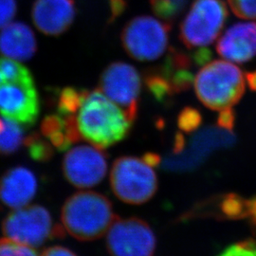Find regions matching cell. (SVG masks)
<instances>
[{"label":"cell","mask_w":256,"mask_h":256,"mask_svg":"<svg viewBox=\"0 0 256 256\" xmlns=\"http://www.w3.org/2000/svg\"><path fill=\"white\" fill-rule=\"evenodd\" d=\"M75 116L81 138L101 149L122 140L132 126L122 108L99 90L88 92Z\"/></svg>","instance_id":"cell-1"},{"label":"cell","mask_w":256,"mask_h":256,"mask_svg":"<svg viewBox=\"0 0 256 256\" xmlns=\"http://www.w3.org/2000/svg\"><path fill=\"white\" fill-rule=\"evenodd\" d=\"M116 218L110 200L99 192H76L66 200L61 210L63 228L80 241L102 238Z\"/></svg>","instance_id":"cell-2"},{"label":"cell","mask_w":256,"mask_h":256,"mask_svg":"<svg viewBox=\"0 0 256 256\" xmlns=\"http://www.w3.org/2000/svg\"><path fill=\"white\" fill-rule=\"evenodd\" d=\"M194 86L200 101L206 108L218 111L232 108L245 93L241 70L222 60L203 66L194 77Z\"/></svg>","instance_id":"cell-3"},{"label":"cell","mask_w":256,"mask_h":256,"mask_svg":"<svg viewBox=\"0 0 256 256\" xmlns=\"http://www.w3.org/2000/svg\"><path fill=\"white\" fill-rule=\"evenodd\" d=\"M110 185L120 200L140 205L150 200L158 189L154 167L142 158L120 156L112 166Z\"/></svg>","instance_id":"cell-4"},{"label":"cell","mask_w":256,"mask_h":256,"mask_svg":"<svg viewBox=\"0 0 256 256\" xmlns=\"http://www.w3.org/2000/svg\"><path fill=\"white\" fill-rule=\"evenodd\" d=\"M4 236L28 247H40L54 238L64 236V229L40 205L25 206L10 212L2 223Z\"/></svg>","instance_id":"cell-5"},{"label":"cell","mask_w":256,"mask_h":256,"mask_svg":"<svg viewBox=\"0 0 256 256\" xmlns=\"http://www.w3.org/2000/svg\"><path fill=\"white\" fill-rule=\"evenodd\" d=\"M228 16L223 0H194L180 24L183 45L190 50L209 46L220 36Z\"/></svg>","instance_id":"cell-6"},{"label":"cell","mask_w":256,"mask_h":256,"mask_svg":"<svg viewBox=\"0 0 256 256\" xmlns=\"http://www.w3.org/2000/svg\"><path fill=\"white\" fill-rule=\"evenodd\" d=\"M171 23L149 16L131 19L122 30V48L138 61H154L167 50Z\"/></svg>","instance_id":"cell-7"},{"label":"cell","mask_w":256,"mask_h":256,"mask_svg":"<svg viewBox=\"0 0 256 256\" xmlns=\"http://www.w3.org/2000/svg\"><path fill=\"white\" fill-rule=\"evenodd\" d=\"M126 113L132 122L137 119L142 78L137 70L124 62H114L102 72L99 88Z\"/></svg>","instance_id":"cell-8"},{"label":"cell","mask_w":256,"mask_h":256,"mask_svg":"<svg viewBox=\"0 0 256 256\" xmlns=\"http://www.w3.org/2000/svg\"><path fill=\"white\" fill-rule=\"evenodd\" d=\"M106 248L111 256H153L156 236L144 220L117 216L108 230Z\"/></svg>","instance_id":"cell-9"},{"label":"cell","mask_w":256,"mask_h":256,"mask_svg":"<svg viewBox=\"0 0 256 256\" xmlns=\"http://www.w3.org/2000/svg\"><path fill=\"white\" fill-rule=\"evenodd\" d=\"M62 169L66 180L70 184L77 188H90L104 178L108 156L98 147H74L64 156Z\"/></svg>","instance_id":"cell-10"},{"label":"cell","mask_w":256,"mask_h":256,"mask_svg":"<svg viewBox=\"0 0 256 256\" xmlns=\"http://www.w3.org/2000/svg\"><path fill=\"white\" fill-rule=\"evenodd\" d=\"M234 142L236 137L229 130L220 126L204 128L192 137L189 150H183L178 154L168 156L164 166L172 171L192 169L200 164L212 151L230 146Z\"/></svg>","instance_id":"cell-11"},{"label":"cell","mask_w":256,"mask_h":256,"mask_svg":"<svg viewBox=\"0 0 256 256\" xmlns=\"http://www.w3.org/2000/svg\"><path fill=\"white\" fill-rule=\"evenodd\" d=\"M0 113L21 126H34L40 113V100L36 84H1Z\"/></svg>","instance_id":"cell-12"},{"label":"cell","mask_w":256,"mask_h":256,"mask_svg":"<svg viewBox=\"0 0 256 256\" xmlns=\"http://www.w3.org/2000/svg\"><path fill=\"white\" fill-rule=\"evenodd\" d=\"M76 10L74 0H36L32 9V22L39 32L57 36L74 23Z\"/></svg>","instance_id":"cell-13"},{"label":"cell","mask_w":256,"mask_h":256,"mask_svg":"<svg viewBox=\"0 0 256 256\" xmlns=\"http://www.w3.org/2000/svg\"><path fill=\"white\" fill-rule=\"evenodd\" d=\"M36 176L26 167L10 168L0 180V202L10 209L27 206L36 196Z\"/></svg>","instance_id":"cell-14"},{"label":"cell","mask_w":256,"mask_h":256,"mask_svg":"<svg viewBox=\"0 0 256 256\" xmlns=\"http://www.w3.org/2000/svg\"><path fill=\"white\" fill-rule=\"evenodd\" d=\"M218 54L232 62L246 63L256 55V23H236L224 32L216 44Z\"/></svg>","instance_id":"cell-15"},{"label":"cell","mask_w":256,"mask_h":256,"mask_svg":"<svg viewBox=\"0 0 256 256\" xmlns=\"http://www.w3.org/2000/svg\"><path fill=\"white\" fill-rule=\"evenodd\" d=\"M36 50L34 32L22 22H10L0 32V52L8 58L28 61L36 54Z\"/></svg>","instance_id":"cell-16"},{"label":"cell","mask_w":256,"mask_h":256,"mask_svg":"<svg viewBox=\"0 0 256 256\" xmlns=\"http://www.w3.org/2000/svg\"><path fill=\"white\" fill-rule=\"evenodd\" d=\"M41 134L59 151H66L81 140L76 116L50 114L41 122Z\"/></svg>","instance_id":"cell-17"},{"label":"cell","mask_w":256,"mask_h":256,"mask_svg":"<svg viewBox=\"0 0 256 256\" xmlns=\"http://www.w3.org/2000/svg\"><path fill=\"white\" fill-rule=\"evenodd\" d=\"M192 57L182 50L170 48L164 63L158 70L171 84L174 94L187 92L194 81L192 72Z\"/></svg>","instance_id":"cell-18"},{"label":"cell","mask_w":256,"mask_h":256,"mask_svg":"<svg viewBox=\"0 0 256 256\" xmlns=\"http://www.w3.org/2000/svg\"><path fill=\"white\" fill-rule=\"evenodd\" d=\"M248 200L236 194H227L218 198L216 200L210 202V204L196 209L192 216L204 212L210 216L218 218L238 220L247 218Z\"/></svg>","instance_id":"cell-19"},{"label":"cell","mask_w":256,"mask_h":256,"mask_svg":"<svg viewBox=\"0 0 256 256\" xmlns=\"http://www.w3.org/2000/svg\"><path fill=\"white\" fill-rule=\"evenodd\" d=\"M26 137L20 124L12 120L0 118V155L16 154L25 146Z\"/></svg>","instance_id":"cell-20"},{"label":"cell","mask_w":256,"mask_h":256,"mask_svg":"<svg viewBox=\"0 0 256 256\" xmlns=\"http://www.w3.org/2000/svg\"><path fill=\"white\" fill-rule=\"evenodd\" d=\"M144 84L147 90L160 104L167 102L176 96L171 84L158 68H150L144 74Z\"/></svg>","instance_id":"cell-21"},{"label":"cell","mask_w":256,"mask_h":256,"mask_svg":"<svg viewBox=\"0 0 256 256\" xmlns=\"http://www.w3.org/2000/svg\"><path fill=\"white\" fill-rule=\"evenodd\" d=\"M88 93V92L86 90L72 86H68L61 90L59 92L57 99L58 113L64 116L76 115Z\"/></svg>","instance_id":"cell-22"},{"label":"cell","mask_w":256,"mask_h":256,"mask_svg":"<svg viewBox=\"0 0 256 256\" xmlns=\"http://www.w3.org/2000/svg\"><path fill=\"white\" fill-rule=\"evenodd\" d=\"M0 72L4 77L5 84H34L32 74L28 68L8 57L0 58Z\"/></svg>","instance_id":"cell-23"},{"label":"cell","mask_w":256,"mask_h":256,"mask_svg":"<svg viewBox=\"0 0 256 256\" xmlns=\"http://www.w3.org/2000/svg\"><path fill=\"white\" fill-rule=\"evenodd\" d=\"M188 3L189 0H150V7L158 18L169 23L182 14Z\"/></svg>","instance_id":"cell-24"},{"label":"cell","mask_w":256,"mask_h":256,"mask_svg":"<svg viewBox=\"0 0 256 256\" xmlns=\"http://www.w3.org/2000/svg\"><path fill=\"white\" fill-rule=\"evenodd\" d=\"M24 146L27 148L30 156L39 162H48L54 155V147L46 142L43 135L36 132L26 137Z\"/></svg>","instance_id":"cell-25"},{"label":"cell","mask_w":256,"mask_h":256,"mask_svg":"<svg viewBox=\"0 0 256 256\" xmlns=\"http://www.w3.org/2000/svg\"><path fill=\"white\" fill-rule=\"evenodd\" d=\"M202 113L192 106L184 108L178 116V126L180 131L192 133L202 126Z\"/></svg>","instance_id":"cell-26"},{"label":"cell","mask_w":256,"mask_h":256,"mask_svg":"<svg viewBox=\"0 0 256 256\" xmlns=\"http://www.w3.org/2000/svg\"><path fill=\"white\" fill-rule=\"evenodd\" d=\"M0 256H38V254L32 248L6 238L0 239Z\"/></svg>","instance_id":"cell-27"},{"label":"cell","mask_w":256,"mask_h":256,"mask_svg":"<svg viewBox=\"0 0 256 256\" xmlns=\"http://www.w3.org/2000/svg\"><path fill=\"white\" fill-rule=\"evenodd\" d=\"M228 3L238 18L256 19V0H228Z\"/></svg>","instance_id":"cell-28"},{"label":"cell","mask_w":256,"mask_h":256,"mask_svg":"<svg viewBox=\"0 0 256 256\" xmlns=\"http://www.w3.org/2000/svg\"><path fill=\"white\" fill-rule=\"evenodd\" d=\"M218 256H256V241L238 242L225 248Z\"/></svg>","instance_id":"cell-29"},{"label":"cell","mask_w":256,"mask_h":256,"mask_svg":"<svg viewBox=\"0 0 256 256\" xmlns=\"http://www.w3.org/2000/svg\"><path fill=\"white\" fill-rule=\"evenodd\" d=\"M18 12L16 0H0V28L12 22Z\"/></svg>","instance_id":"cell-30"},{"label":"cell","mask_w":256,"mask_h":256,"mask_svg":"<svg viewBox=\"0 0 256 256\" xmlns=\"http://www.w3.org/2000/svg\"><path fill=\"white\" fill-rule=\"evenodd\" d=\"M236 122V112L232 108L226 110H220L218 119V126L220 128L232 131L234 128Z\"/></svg>","instance_id":"cell-31"},{"label":"cell","mask_w":256,"mask_h":256,"mask_svg":"<svg viewBox=\"0 0 256 256\" xmlns=\"http://www.w3.org/2000/svg\"><path fill=\"white\" fill-rule=\"evenodd\" d=\"M110 5V23L114 22L120 18L128 8V3L126 0H108Z\"/></svg>","instance_id":"cell-32"},{"label":"cell","mask_w":256,"mask_h":256,"mask_svg":"<svg viewBox=\"0 0 256 256\" xmlns=\"http://www.w3.org/2000/svg\"><path fill=\"white\" fill-rule=\"evenodd\" d=\"M194 63L198 66H204L207 64L212 58V52L208 48H200L192 55Z\"/></svg>","instance_id":"cell-33"},{"label":"cell","mask_w":256,"mask_h":256,"mask_svg":"<svg viewBox=\"0 0 256 256\" xmlns=\"http://www.w3.org/2000/svg\"><path fill=\"white\" fill-rule=\"evenodd\" d=\"M41 256H77L72 250L61 246L46 248Z\"/></svg>","instance_id":"cell-34"},{"label":"cell","mask_w":256,"mask_h":256,"mask_svg":"<svg viewBox=\"0 0 256 256\" xmlns=\"http://www.w3.org/2000/svg\"><path fill=\"white\" fill-rule=\"evenodd\" d=\"M247 220L256 234V196L248 200Z\"/></svg>","instance_id":"cell-35"},{"label":"cell","mask_w":256,"mask_h":256,"mask_svg":"<svg viewBox=\"0 0 256 256\" xmlns=\"http://www.w3.org/2000/svg\"><path fill=\"white\" fill-rule=\"evenodd\" d=\"M142 158L146 162L147 164L156 167L160 164V156L153 153H147L142 156Z\"/></svg>","instance_id":"cell-36"},{"label":"cell","mask_w":256,"mask_h":256,"mask_svg":"<svg viewBox=\"0 0 256 256\" xmlns=\"http://www.w3.org/2000/svg\"><path fill=\"white\" fill-rule=\"evenodd\" d=\"M246 79H247L248 84L250 90L256 92V72H250L246 74Z\"/></svg>","instance_id":"cell-37"}]
</instances>
